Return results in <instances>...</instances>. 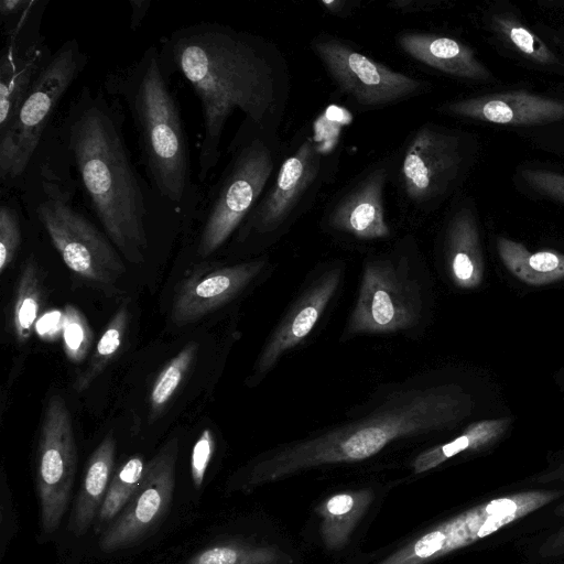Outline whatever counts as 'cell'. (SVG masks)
I'll use <instances>...</instances> for the list:
<instances>
[{
	"mask_svg": "<svg viewBox=\"0 0 564 564\" xmlns=\"http://www.w3.org/2000/svg\"><path fill=\"white\" fill-rule=\"evenodd\" d=\"M539 553L543 557L564 555V525L544 540Z\"/></svg>",
	"mask_w": 564,
	"mask_h": 564,
	"instance_id": "obj_35",
	"label": "cell"
},
{
	"mask_svg": "<svg viewBox=\"0 0 564 564\" xmlns=\"http://www.w3.org/2000/svg\"><path fill=\"white\" fill-rule=\"evenodd\" d=\"M388 169H371L333 206L330 228L362 240L386 238L390 228L386 219L384 188Z\"/></svg>",
	"mask_w": 564,
	"mask_h": 564,
	"instance_id": "obj_17",
	"label": "cell"
},
{
	"mask_svg": "<svg viewBox=\"0 0 564 564\" xmlns=\"http://www.w3.org/2000/svg\"><path fill=\"white\" fill-rule=\"evenodd\" d=\"M199 345L188 343L160 372L150 393V422L162 413L192 367Z\"/></svg>",
	"mask_w": 564,
	"mask_h": 564,
	"instance_id": "obj_27",
	"label": "cell"
},
{
	"mask_svg": "<svg viewBox=\"0 0 564 564\" xmlns=\"http://www.w3.org/2000/svg\"><path fill=\"white\" fill-rule=\"evenodd\" d=\"M355 507H357V501L355 497L349 494H339L330 497L325 505L327 528H332L340 517H344L348 521L349 514L355 512L352 511Z\"/></svg>",
	"mask_w": 564,
	"mask_h": 564,
	"instance_id": "obj_34",
	"label": "cell"
},
{
	"mask_svg": "<svg viewBox=\"0 0 564 564\" xmlns=\"http://www.w3.org/2000/svg\"><path fill=\"white\" fill-rule=\"evenodd\" d=\"M322 159L314 139L305 138L281 163L274 183L237 230L239 237L268 234L286 221L317 184Z\"/></svg>",
	"mask_w": 564,
	"mask_h": 564,
	"instance_id": "obj_14",
	"label": "cell"
},
{
	"mask_svg": "<svg viewBox=\"0 0 564 564\" xmlns=\"http://www.w3.org/2000/svg\"><path fill=\"white\" fill-rule=\"evenodd\" d=\"M528 186L542 196L564 204V175L541 169H525L521 172Z\"/></svg>",
	"mask_w": 564,
	"mask_h": 564,
	"instance_id": "obj_32",
	"label": "cell"
},
{
	"mask_svg": "<svg viewBox=\"0 0 564 564\" xmlns=\"http://www.w3.org/2000/svg\"><path fill=\"white\" fill-rule=\"evenodd\" d=\"M341 269L324 272L300 296L270 336L254 365V376L268 372L280 357L297 346L313 329L340 282Z\"/></svg>",
	"mask_w": 564,
	"mask_h": 564,
	"instance_id": "obj_18",
	"label": "cell"
},
{
	"mask_svg": "<svg viewBox=\"0 0 564 564\" xmlns=\"http://www.w3.org/2000/svg\"><path fill=\"white\" fill-rule=\"evenodd\" d=\"M492 23L498 33L527 57L541 64L556 62V57L549 46L517 20L501 14L492 17Z\"/></svg>",
	"mask_w": 564,
	"mask_h": 564,
	"instance_id": "obj_30",
	"label": "cell"
},
{
	"mask_svg": "<svg viewBox=\"0 0 564 564\" xmlns=\"http://www.w3.org/2000/svg\"><path fill=\"white\" fill-rule=\"evenodd\" d=\"M463 161L460 140L432 124L422 126L405 147L400 177L408 199L425 207L442 196Z\"/></svg>",
	"mask_w": 564,
	"mask_h": 564,
	"instance_id": "obj_13",
	"label": "cell"
},
{
	"mask_svg": "<svg viewBox=\"0 0 564 564\" xmlns=\"http://www.w3.org/2000/svg\"><path fill=\"white\" fill-rule=\"evenodd\" d=\"M499 257L518 279L533 286L550 284L564 278V254L555 251L530 252L522 243L500 237Z\"/></svg>",
	"mask_w": 564,
	"mask_h": 564,
	"instance_id": "obj_22",
	"label": "cell"
},
{
	"mask_svg": "<svg viewBox=\"0 0 564 564\" xmlns=\"http://www.w3.org/2000/svg\"><path fill=\"white\" fill-rule=\"evenodd\" d=\"M77 465L73 422L65 400L52 395L41 424L36 462V492L41 528L52 533L64 517Z\"/></svg>",
	"mask_w": 564,
	"mask_h": 564,
	"instance_id": "obj_9",
	"label": "cell"
},
{
	"mask_svg": "<svg viewBox=\"0 0 564 564\" xmlns=\"http://www.w3.org/2000/svg\"><path fill=\"white\" fill-rule=\"evenodd\" d=\"M264 260L225 265L183 282L171 310L176 326L194 323L238 295L263 269Z\"/></svg>",
	"mask_w": 564,
	"mask_h": 564,
	"instance_id": "obj_15",
	"label": "cell"
},
{
	"mask_svg": "<svg viewBox=\"0 0 564 564\" xmlns=\"http://www.w3.org/2000/svg\"><path fill=\"white\" fill-rule=\"evenodd\" d=\"M144 469L143 457L134 455L115 471L98 512V528L109 525L121 512L138 488Z\"/></svg>",
	"mask_w": 564,
	"mask_h": 564,
	"instance_id": "obj_26",
	"label": "cell"
},
{
	"mask_svg": "<svg viewBox=\"0 0 564 564\" xmlns=\"http://www.w3.org/2000/svg\"><path fill=\"white\" fill-rule=\"evenodd\" d=\"M22 205L17 193L1 195L0 273L12 263L22 243Z\"/></svg>",
	"mask_w": 564,
	"mask_h": 564,
	"instance_id": "obj_28",
	"label": "cell"
},
{
	"mask_svg": "<svg viewBox=\"0 0 564 564\" xmlns=\"http://www.w3.org/2000/svg\"><path fill=\"white\" fill-rule=\"evenodd\" d=\"M229 160L203 192L189 224H197L195 253L205 259L240 228L265 192L275 158L269 131L247 119L228 147Z\"/></svg>",
	"mask_w": 564,
	"mask_h": 564,
	"instance_id": "obj_5",
	"label": "cell"
},
{
	"mask_svg": "<svg viewBox=\"0 0 564 564\" xmlns=\"http://www.w3.org/2000/svg\"><path fill=\"white\" fill-rule=\"evenodd\" d=\"M128 322V305L122 303L99 338L87 367L76 377L73 386L77 392L88 389L117 354L127 332Z\"/></svg>",
	"mask_w": 564,
	"mask_h": 564,
	"instance_id": "obj_25",
	"label": "cell"
},
{
	"mask_svg": "<svg viewBox=\"0 0 564 564\" xmlns=\"http://www.w3.org/2000/svg\"><path fill=\"white\" fill-rule=\"evenodd\" d=\"M449 273L462 289L477 288L484 278L479 232L473 212L463 207L452 217L446 236Z\"/></svg>",
	"mask_w": 564,
	"mask_h": 564,
	"instance_id": "obj_20",
	"label": "cell"
},
{
	"mask_svg": "<svg viewBox=\"0 0 564 564\" xmlns=\"http://www.w3.org/2000/svg\"><path fill=\"white\" fill-rule=\"evenodd\" d=\"M159 45L132 63L108 72L102 89L129 112L140 162L155 192L189 224L203 189L194 178L191 149L180 104Z\"/></svg>",
	"mask_w": 564,
	"mask_h": 564,
	"instance_id": "obj_3",
	"label": "cell"
},
{
	"mask_svg": "<svg viewBox=\"0 0 564 564\" xmlns=\"http://www.w3.org/2000/svg\"><path fill=\"white\" fill-rule=\"evenodd\" d=\"M511 423L509 417L474 422L451 442L431 447L413 462L415 474L433 469L451 457L467 451H478L497 442Z\"/></svg>",
	"mask_w": 564,
	"mask_h": 564,
	"instance_id": "obj_23",
	"label": "cell"
},
{
	"mask_svg": "<svg viewBox=\"0 0 564 564\" xmlns=\"http://www.w3.org/2000/svg\"><path fill=\"white\" fill-rule=\"evenodd\" d=\"M88 54L76 39L52 54L11 123L0 131V194L15 193L55 122L56 111L84 73Z\"/></svg>",
	"mask_w": 564,
	"mask_h": 564,
	"instance_id": "obj_6",
	"label": "cell"
},
{
	"mask_svg": "<svg viewBox=\"0 0 564 564\" xmlns=\"http://www.w3.org/2000/svg\"><path fill=\"white\" fill-rule=\"evenodd\" d=\"M159 48L167 69L182 75L199 101L203 131L196 181L203 186L218 165L234 111L269 131L282 106L284 79L269 44L223 23L181 26L161 37Z\"/></svg>",
	"mask_w": 564,
	"mask_h": 564,
	"instance_id": "obj_2",
	"label": "cell"
},
{
	"mask_svg": "<svg viewBox=\"0 0 564 564\" xmlns=\"http://www.w3.org/2000/svg\"><path fill=\"white\" fill-rule=\"evenodd\" d=\"M116 440L106 435L93 452L75 501L70 530L77 536L84 535L99 512L113 470Z\"/></svg>",
	"mask_w": 564,
	"mask_h": 564,
	"instance_id": "obj_21",
	"label": "cell"
},
{
	"mask_svg": "<svg viewBox=\"0 0 564 564\" xmlns=\"http://www.w3.org/2000/svg\"><path fill=\"white\" fill-rule=\"evenodd\" d=\"M269 549L240 543H225L200 550L185 564H272Z\"/></svg>",
	"mask_w": 564,
	"mask_h": 564,
	"instance_id": "obj_29",
	"label": "cell"
},
{
	"mask_svg": "<svg viewBox=\"0 0 564 564\" xmlns=\"http://www.w3.org/2000/svg\"><path fill=\"white\" fill-rule=\"evenodd\" d=\"M151 4L152 0H129V6L131 9L129 26L131 31H137L140 28L143 19L150 10Z\"/></svg>",
	"mask_w": 564,
	"mask_h": 564,
	"instance_id": "obj_36",
	"label": "cell"
},
{
	"mask_svg": "<svg viewBox=\"0 0 564 564\" xmlns=\"http://www.w3.org/2000/svg\"><path fill=\"white\" fill-rule=\"evenodd\" d=\"M313 50L337 87L364 108L392 105L423 90V83L352 50L340 40H316Z\"/></svg>",
	"mask_w": 564,
	"mask_h": 564,
	"instance_id": "obj_10",
	"label": "cell"
},
{
	"mask_svg": "<svg viewBox=\"0 0 564 564\" xmlns=\"http://www.w3.org/2000/svg\"><path fill=\"white\" fill-rule=\"evenodd\" d=\"M443 109L453 116L502 126H543L564 120V101L527 91L464 98Z\"/></svg>",
	"mask_w": 564,
	"mask_h": 564,
	"instance_id": "obj_16",
	"label": "cell"
},
{
	"mask_svg": "<svg viewBox=\"0 0 564 564\" xmlns=\"http://www.w3.org/2000/svg\"><path fill=\"white\" fill-rule=\"evenodd\" d=\"M422 306L420 285L401 261L369 260L345 333L386 334L410 329L419 322Z\"/></svg>",
	"mask_w": 564,
	"mask_h": 564,
	"instance_id": "obj_8",
	"label": "cell"
},
{
	"mask_svg": "<svg viewBox=\"0 0 564 564\" xmlns=\"http://www.w3.org/2000/svg\"><path fill=\"white\" fill-rule=\"evenodd\" d=\"M121 102L83 86L54 122L83 203L117 248L132 263L145 260L153 227L183 221L137 167L124 133Z\"/></svg>",
	"mask_w": 564,
	"mask_h": 564,
	"instance_id": "obj_1",
	"label": "cell"
},
{
	"mask_svg": "<svg viewBox=\"0 0 564 564\" xmlns=\"http://www.w3.org/2000/svg\"><path fill=\"white\" fill-rule=\"evenodd\" d=\"M398 44L415 61L442 73L471 80H486L488 68L475 56L470 47L443 35L404 32L398 35Z\"/></svg>",
	"mask_w": 564,
	"mask_h": 564,
	"instance_id": "obj_19",
	"label": "cell"
},
{
	"mask_svg": "<svg viewBox=\"0 0 564 564\" xmlns=\"http://www.w3.org/2000/svg\"><path fill=\"white\" fill-rule=\"evenodd\" d=\"M62 327L66 356L75 362L84 360L93 341V333L86 317L77 307L67 304L63 313Z\"/></svg>",
	"mask_w": 564,
	"mask_h": 564,
	"instance_id": "obj_31",
	"label": "cell"
},
{
	"mask_svg": "<svg viewBox=\"0 0 564 564\" xmlns=\"http://www.w3.org/2000/svg\"><path fill=\"white\" fill-rule=\"evenodd\" d=\"M48 0H34L3 26L0 55V131L13 120L22 101L53 54L41 33Z\"/></svg>",
	"mask_w": 564,
	"mask_h": 564,
	"instance_id": "obj_11",
	"label": "cell"
},
{
	"mask_svg": "<svg viewBox=\"0 0 564 564\" xmlns=\"http://www.w3.org/2000/svg\"><path fill=\"white\" fill-rule=\"evenodd\" d=\"M321 4L325 10L329 11L333 14L341 15L344 12H347L349 2L346 1H322Z\"/></svg>",
	"mask_w": 564,
	"mask_h": 564,
	"instance_id": "obj_37",
	"label": "cell"
},
{
	"mask_svg": "<svg viewBox=\"0 0 564 564\" xmlns=\"http://www.w3.org/2000/svg\"><path fill=\"white\" fill-rule=\"evenodd\" d=\"M562 495V490L539 489L491 499L441 523L380 564H424L494 534Z\"/></svg>",
	"mask_w": 564,
	"mask_h": 564,
	"instance_id": "obj_7",
	"label": "cell"
},
{
	"mask_svg": "<svg viewBox=\"0 0 564 564\" xmlns=\"http://www.w3.org/2000/svg\"><path fill=\"white\" fill-rule=\"evenodd\" d=\"M177 454L178 437L173 436L145 465L134 494L100 538L104 552L126 549L159 524L172 501Z\"/></svg>",
	"mask_w": 564,
	"mask_h": 564,
	"instance_id": "obj_12",
	"label": "cell"
},
{
	"mask_svg": "<svg viewBox=\"0 0 564 564\" xmlns=\"http://www.w3.org/2000/svg\"><path fill=\"white\" fill-rule=\"evenodd\" d=\"M39 273L35 257L31 254L23 263L13 305V328L20 343L30 338L39 314L42 299Z\"/></svg>",
	"mask_w": 564,
	"mask_h": 564,
	"instance_id": "obj_24",
	"label": "cell"
},
{
	"mask_svg": "<svg viewBox=\"0 0 564 564\" xmlns=\"http://www.w3.org/2000/svg\"><path fill=\"white\" fill-rule=\"evenodd\" d=\"M555 513L557 516H564V502H562L556 509H555Z\"/></svg>",
	"mask_w": 564,
	"mask_h": 564,
	"instance_id": "obj_38",
	"label": "cell"
},
{
	"mask_svg": "<svg viewBox=\"0 0 564 564\" xmlns=\"http://www.w3.org/2000/svg\"><path fill=\"white\" fill-rule=\"evenodd\" d=\"M215 448V438L212 430H204L195 442L191 455V475L193 484L199 488Z\"/></svg>",
	"mask_w": 564,
	"mask_h": 564,
	"instance_id": "obj_33",
	"label": "cell"
},
{
	"mask_svg": "<svg viewBox=\"0 0 564 564\" xmlns=\"http://www.w3.org/2000/svg\"><path fill=\"white\" fill-rule=\"evenodd\" d=\"M471 406L470 397L455 384L401 391L361 420L278 451L254 466L249 484L323 464L369 458L397 438L452 427L470 414Z\"/></svg>",
	"mask_w": 564,
	"mask_h": 564,
	"instance_id": "obj_4",
	"label": "cell"
}]
</instances>
